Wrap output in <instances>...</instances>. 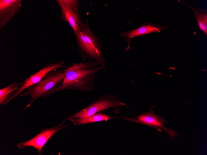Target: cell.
Listing matches in <instances>:
<instances>
[{"label": "cell", "instance_id": "7a4b0ae2", "mask_svg": "<svg viewBox=\"0 0 207 155\" xmlns=\"http://www.w3.org/2000/svg\"><path fill=\"white\" fill-rule=\"evenodd\" d=\"M80 56L82 61L92 59L105 64L101 41L92 32L88 23H81L78 30L74 32Z\"/></svg>", "mask_w": 207, "mask_h": 155}, {"label": "cell", "instance_id": "52a82bcc", "mask_svg": "<svg viewBox=\"0 0 207 155\" xmlns=\"http://www.w3.org/2000/svg\"><path fill=\"white\" fill-rule=\"evenodd\" d=\"M65 63V61H61L47 64L40 71L19 84L18 89L13 93L7 103L29 87L39 82L51 71L59 68L67 67L64 66Z\"/></svg>", "mask_w": 207, "mask_h": 155}, {"label": "cell", "instance_id": "ba28073f", "mask_svg": "<svg viewBox=\"0 0 207 155\" xmlns=\"http://www.w3.org/2000/svg\"><path fill=\"white\" fill-rule=\"evenodd\" d=\"M64 123L62 122L59 125L52 128L42 129L40 133L33 138L21 142L16 146L21 149L27 147H33L37 149L39 154L41 155L43 153V147L50 138L55 133L69 125H63Z\"/></svg>", "mask_w": 207, "mask_h": 155}, {"label": "cell", "instance_id": "4fadbf2b", "mask_svg": "<svg viewBox=\"0 0 207 155\" xmlns=\"http://www.w3.org/2000/svg\"><path fill=\"white\" fill-rule=\"evenodd\" d=\"M19 84L14 82L8 86L0 90V104L5 105L13 93L18 88Z\"/></svg>", "mask_w": 207, "mask_h": 155}, {"label": "cell", "instance_id": "5b68a950", "mask_svg": "<svg viewBox=\"0 0 207 155\" xmlns=\"http://www.w3.org/2000/svg\"><path fill=\"white\" fill-rule=\"evenodd\" d=\"M156 106H152L150 111L142 112L137 116L124 117L123 118L126 121L152 127L160 132L164 130L171 137L170 140L174 137L178 136L174 130H170L164 126V123H168L162 117L154 113L153 109Z\"/></svg>", "mask_w": 207, "mask_h": 155}, {"label": "cell", "instance_id": "7c38bea8", "mask_svg": "<svg viewBox=\"0 0 207 155\" xmlns=\"http://www.w3.org/2000/svg\"><path fill=\"white\" fill-rule=\"evenodd\" d=\"M183 2L189 7L193 11L198 24L199 29L207 34V14L206 10L194 8Z\"/></svg>", "mask_w": 207, "mask_h": 155}, {"label": "cell", "instance_id": "9c48e42d", "mask_svg": "<svg viewBox=\"0 0 207 155\" xmlns=\"http://www.w3.org/2000/svg\"><path fill=\"white\" fill-rule=\"evenodd\" d=\"M166 27V26H163L155 24L145 22L134 29L122 32L120 36L127 43V47L125 51L130 49L131 40L137 37L152 32H160L161 31L165 30Z\"/></svg>", "mask_w": 207, "mask_h": 155}, {"label": "cell", "instance_id": "277c9868", "mask_svg": "<svg viewBox=\"0 0 207 155\" xmlns=\"http://www.w3.org/2000/svg\"><path fill=\"white\" fill-rule=\"evenodd\" d=\"M55 69L48 73L38 83L33 85L20 93L19 96H29L31 98L26 108L38 98L43 97L46 94L61 82L65 77L64 70Z\"/></svg>", "mask_w": 207, "mask_h": 155}, {"label": "cell", "instance_id": "3957f363", "mask_svg": "<svg viewBox=\"0 0 207 155\" xmlns=\"http://www.w3.org/2000/svg\"><path fill=\"white\" fill-rule=\"evenodd\" d=\"M126 105L120 101L118 98L112 93L104 95H100L99 97L90 105L79 111L66 117L63 121L64 123L71 118H87L94 115L100 111L112 108L115 113L118 114L121 108Z\"/></svg>", "mask_w": 207, "mask_h": 155}, {"label": "cell", "instance_id": "8992f818", "mask_svg": "<svg viewBox=\"0 0 207 155\" xmlns=\"http://www.w3.org/2000/svg\"><path fill=\"white\" fill-rule=\"evenodd\" d=\"M61 11L60 18L71 26L74 32L82 23L79 11L78 0H57Z\"/></svg>", "mask_w": 207, "mask_h": 155}, {"label": "cell", "instance_id": "8fae6325", "mask_svg": "<svg viewBox=\"0 0 207 155\" xmlns=\"http://www.w3.org/2000/svg\"><path fill=\"white\" fill-rule=\"evenodd\" d=\"M113 118L114 117L110 116L107 114L97 113L88 117L77 118H71L68 120L71 121L75 126H77L103 121H107Z\"/></svg>", "mask_w": 207, "mask_h": 155}, {"label": "cell", "instance_id": "30bf717a", "mask_svg": "<svg viewBox=\"0 0 207 155\" xmlns=\"http://www.w3.org/2000/svg\"><path fill=\"white\" fill-rule=\"evenodd\" d=\"M22 5V0H0V29L19 11Z\"/></svg>", "mask_w": 207, "mask_h": 155}, {"label": "cell", "instance_id": "6da1fadb", "mask_svg": "<svg viewBox=\"0 0 207 155\" xmlns=\"http://www.w3.org/2000/svg\"><path fill=\"white\" fill-rule=\"evenodd\" d=\"M105 69V64L93 60L73 63L64 70L65 76L61 81L47 92L43 97L65 89H72L85 92L94 89L96 73Z\"/></svg>", "mask_w": 207, "mask_h": 155}]
</instances>
